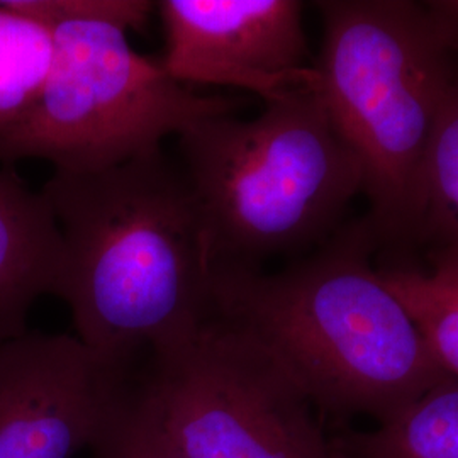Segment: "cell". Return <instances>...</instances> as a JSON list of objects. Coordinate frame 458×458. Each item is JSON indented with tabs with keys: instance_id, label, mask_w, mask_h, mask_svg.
Wrapping results in <instances>:
<instances>
[{
	"instance_id": "cell-1",
	"label": "cell",
	"mask_w": 458,
	"mask_h": 458,
	"mask_svg": "<svg viewBox=\"0 0 458 458\" xmlns=\"http://www.w3.org/2000/svg\"><path fill=\"white\" fill-rule=\"evenodd\" d=\"M41 194L64 236L56 297L87 348L131 367L213 316L204 223L162 149L98 172H53Z\"/></svg>"
},
{
	"instance_id": "cell-2",
	"label": "cell",
	"mask_w": 458,
	"mask_h": 458,
	"mask_svg": "<svg viewBox=\"0 0 458 458\" xmlns=\"http://www.w3.org/2000/svg\"><path fill=\"white\" fill-rule=\"evenodd\" d=\"M350 229L277 274L213 272V314L259 338L321 414L391 418L446 377Z\"/></svg>"
},
{
	"instance_id": "cell-3",
	"label": "cell",
	"mask_w": 458,
	"mask_h": 458,
	"mask_svg": "<svg viewBox=\"0 0 458 458\" xmlns=\"http://www.w3.org/2000/svg\"><path fill=\"white\" fill-rule=\"evenodd\" d=\"M316 92L361 166L374 242H416L426 157L458 68L425 4L325 0Z\"/></svg>"
},
{
	"instance_id": "cell-4",
	"label": "cell",
	"mask_w": 458,
	"mask_h": 458,
	"mask_svg": "<svg viewBox=\"0 0 458 458\" xmlns=\"http://www.w3.org/2000/svg\"><path fill=\"white\" fill-rule=\"evenodd\" d=\"M213 270L255 268L325 238L363 189L361 166L316 87L262 114L204 119L179 136Z\"/></svg>"
},
{
	"instance_id": "cell-5",
	"label": "cell",
	"mask_w": 458,
	"mask_h": 458,
	"mask_svg": "<svg viewBox=\"0 0 458 458\" xmlns=\"http://www.w3.org/2000/svg\"><path fill=\"white\" fill-rule=\"evenodd\" d=\"M51 62L33 106L0 128V162L45 160L87 174L162 149L197 123L236 114L240 100L204 96L132 49L124 28L102 21L48 24Z\"/></svg>"
},
{
	"instance_id": "cell-6",
	"label": "cell",
	"mask_w": 458,
	"mask_h": 458,
	"mask_svg": "<svg viewBox=\"0 0 458 458\" xmlns=\"http://www.w3.org/2000/svg\"><path fill=\"white\" fill-rule=\"evenodd\" d=\"M132 397L191 458H336L323 414L245 327L211 316L148 352Z\"/></svg>"
},
{
	"instance_id": "cell-7",
	"label": "cell",
	"mask_w": 458,
	"mask_h": 458,
	"mask_svg": "<svg viewBox=\"0 0 458 458\" xmlns=\"http://www.w3.org/2000/svg\"><path fill=\"white\" fill-rule=\"evenodd\" d=\"M131 382V367L75 335L28 331L0 344V458H73L92 448Z\"/></svg>"
},
{
	"instance_id": "cell-8",
	"label": "cell",
	"mask_w": 458,
	"mask_h": 458,
	"mask_svg": "<svg viewBox=\"0 0 458 458\" xmlns=\"http://www.w3.org/2000/svg\"><path fill=\"white\" fill-rule=\"evenodd\" d=\"M165 70L183 85L248 90L272 102L316 87L297 0H164Z\"/></svg>"
},
{
	"instance_id": "cell-9",
	"label": "cell",
	"mask_w": 458,
	"mask_h": 458,
	"mask_svg": "<svg viewBox=\"0 0 458 458\" xmlns=\"http://www.w3.org/2000/svg\"><path fill=\"white\" fill-rule=\"evenodd\" d=\"M64 236L48 199L13 170H0V344L28 333V314L41 295H56Z\"/></svg>"
},
{
	"instance_id": "cell-10",
	"label": "cell",
	"mask_w": 458,
	"mask_h": 458,
	"mask_svg": "<svg viewBox=\"0 0 458 458\" xmlns=\"http://www.w3.org/2000/svg\"><path fill=\"white\" fill-rule=\"evenodd\" d=\"M333 440L336 458H458V378L445 377L370 431Z\"/></svg>"
},
{
	"instance_id": "cell-11",
	"label": "cell",
	"mask_w": 458,
	"mask_h": 458,
	"mask_svg": "<svg viewBox=\"0 0 458 458\" xmlns=\"http://www.w3.org/2000/svg\"><path fill=\"white\" fill-rule=\"evenodd\" d=\"M377 272L410 314L443 372L458 378V245L437 248L429 270L397 265Z\"/></svg>"
},
{
	"instance_id": "cell-12",
	"label": "cell",
	"mask_w": 458,
	"mask_h": 458,
	"mask_svg": "<svg viewBox=\"0 0 458 458\" xmlns=\"http://www.w3.org/2000/svg\"><path fill=\"white\" fill-rule=\"evenodd\" d=\"M416 242L458 245V68L426 157Z\"/></svg>"
},
{
	"instance_id": "cell-13",
	"label": "cell",
	"mask_w": 458,
	"mask_h": 458,
	"mask_svg": "<svg viewBox=\"0 0 458 458\" xmlns=\"http://www.w3.org/2000/svg\"><path fill=\"white\" fill-rule=\"evenodd\" d=\"M49 62V28L0 2V128L33 106Z\"/></svg>"
},
{
	"instance_id": "cell-14",
	"label": "cell",
	"mask_w": 458,
	"mask_h": 458,
	"mask_svg": "<svg viewBox=\"0 0 458 458\" xmlns=\"http://www.w3.org/2000/svg\"><path fill=\"white\" fill-rule=\"evenodd\" d=\"M90 458H191L170 442L136 404L131 389L90 448Z\"/></svg>"
},
{
	"instance_id": "cell-15",
	"label": "cell",
	"mask_w": 458,
	"mask_h": 458,
	"mask_svg": "<svg viewBox=\"0 0 458 458\" xmlns=\"http://www.w3.org/2000/svg\"><path fill=\"white\" fill-rule=\"evenodd\" d=\"M11 9L48 26L64 21H102L124 28L143 30L155 2L148 0H7Z\"/></svg>"
},
{
	"instance_id": "cell-16",
	"label": "cell",
	"mask_w": 458,
	"mask_h": 458,
	"mask_svg": "<svg viewBox=\"0 0 458 458\" xmlns=\"http://www.w3.org/2000/svg\"><path fill=\"white\" fill-rule=\"evenodd\" d=\"M446 45L458 55V0L423 2Z\"/></svg>"
}]
</instances>
